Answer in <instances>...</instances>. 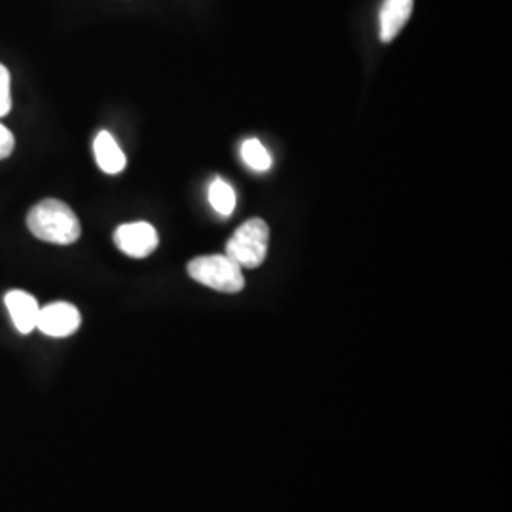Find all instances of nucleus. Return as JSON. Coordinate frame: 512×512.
<instances>
[{"label":"nucleus","instance_id":"1a4fd4ad","mask_svg":"<svg viewBox=\"0 0 512 512\" xmlns=\"http://www.w3.org/2000/svg\"><path fill=\"white\" fill-rule=\"evenodd\" d=\"M209 203L220 217H230L236 209V192L224 179L217 177L209 186Z\"/></svg>","mask_w":512,"mask_h":512},{"label":"nucleus","instance_id":"39448f33","mask_svg":"<svg viewBox=\"0 0 512 512\" xmlns=\"http://www.w3.org/2000/svg\"><path fill=\"white\" fill-rule=\"evenodd\" d=\"M82 317L80 311L69 302H54L46 308H40L37 330L50 338H67L80 329Z\"/></svg>","mask_w":512,"mask_h":512},{"label":"nucleus","instance_id":"f8f14e48","mask_svg":"<svg viewBox=\"0 0 512 512\" xmlns=\"http://www.w3.org/2000/svg\"><path fill=\"white\" fill-rule=\"evenodd\" d=\"M16 147V139L12 135V131L6 128L4 124H0V160L8 158Z\"/></svg>","mask_w":512,"mask_h":512},{"label":"nucleus","instance_id":"20e7f679","mask_svg":"<svg viewBox=\"0 0 512 512\" xmlns=\"http://www.w3.org/2000/svg\"><path fill=\"white\" fill-rule=\"evenodd\" d=\"M116 247L131 258H147L152 255L160 243L158 232L148 222H131L122 224L114 232Z\"/></svg>","mask_w":512,"mask_h":512},{"label":"nucleus","instance_id":"423d86ee","mask_svg":"<svg viewBox=\"0 0 512 512\" xmlns=\"http://www.w3.org/2000/svg\"><path fill=\"white\" fill-rule=\"evenodd\" d=\"M4 306L10 313V319L19 334H31L37 330L38 306L37 298L25 291H10L4 296Z\"/></svg>","mask_w":512,"mask_h":512},{"label":"nucleus","instance_id":"9b49d317","mask_svg":"<svg viewBox=\"0 0 512 512\" xmlns=\"http://www.w3.org/2000/svg\"><path fill=\"white\" fill-rule=\"evenodd\" d=\"M12 109V95H10V73L0 63V118L6 116Z\"/></svg>","mask_w":512,"mask_h":512},{"label":"nucleus","instance_id":"6e6552de","mask_svg":"<svg viewBox=\"0 0 512 512\" xmlns=\"http://www.w3.org/2000/svg\"><path fill=\"white\" fill-rule=\"evenodd\" d=\"M93 154H95V162L99 165L101 171H105L107 175H118L126 169V154L122 152V148L118 147L116 139L110 135L109 131H99L95 141H93Z\"/></svg>","mask_w":512,"mask_h":512},{"label":"nucleus","instance_id":"9d476101","mask_svg":"<svg viewBox=\"0 0 512 512\" xmlns=\"http://www.w3.org/2000/svg\"><path fill=\"white\" fill-rule=\"evenodd\" d=\"M241 158L256 173H266L272 167V156L258 139H249L241 145Z\"/></svg>","mask_w":512,"mask_h":512},{"label":"nucleus","instance_id":"f257e3e1","mask_svg":"<svg viewBox=\"0 0 512 512\" xmlns=\"http://www.w3.org/2000/svg\"><path fill=\"white\" fill-rule=\"evenodd\" d=\"M27 226L33 236L55 245H73L82 228L73 209L59 200H42L27 215Z\"/></svg>","mask_w":512,"mask_h":512},{"label":"nucleus","instance_id":"f03ea898","mask_svg":"<svg viewBox=\"0 0 512 512\" xmlns=\"http://www.w3.org/2000/svg\"><path fill=\"white\" fill-rule=\"evenodd\" d=\"M270 228L262 219L243 222L236 234L226 243V256L232 258L239 268H258L268 255Z\"/></svg>","mask_w":512,"mask_h":512},{"label":"nucleus","instance_id":"7ed1b4c3","mask_svg":"<svg viewBox=\"0 0 512 512\" xmlns=\"http://www.w3.org/2000/svg\"><path fill=\"white\" fill-rule=\"evenodd\" d=\"M188 275L219 293L236 294L245 287L243 272L238 264L226 255H209L194 258L188 264Z\"/></svg>","mask_w":512,"mask_h":512},{"label":"nucleus","instance_id":"0eeeda50","mask_svg":"<svg viewBox=\"0 0 512 512\" xmlns=\"http://www.w3.org/2000/svg\"><path fill=\"white\" fill-rule=\"evenodd\" d=\"M414 0H384L380 10V38L382 42H391L399 37L406 21L412 16Z\"/></svg>","mask_w":512,"mask_h":512}]
</instances>
